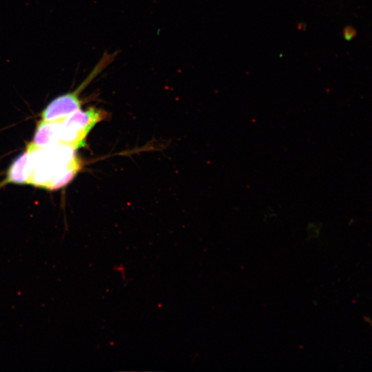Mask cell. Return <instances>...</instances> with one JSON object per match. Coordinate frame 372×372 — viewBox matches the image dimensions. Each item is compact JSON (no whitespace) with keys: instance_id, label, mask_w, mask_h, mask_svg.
<instances>
[{"instance_id":"1","label":"cell","mask_w":372,"mask_h":372,"mask_svg":"<svg viewBox=\"0 0 372 372\" xmlns=\"http://www.w3.org/2000/svg\"><path fill=\"white\" fill-rule=\"evenodd\" d=\"M75 150L63 143L46 148L37 147L30 143L26 149L32 168L28 185L50 190L61 172L79 159Z\"/></svg>"},{"instance_id":"2","label":"cell","mask_w":372,"mask_h":372,"mask_svg":"<svg viewBox=\"0 0 372 372\" xmlns=\"http://www.w3.org/2000/svg\"><path fill=\"white\" fill-rule=\"evenodd\" d=\"M116 54L104 53L92 72L74 91L59 96L52 100L43 110L41 116L44 121L63 120L81 107L79 98L83 90L114 59Z\"/></svg>"},{"instance_id":"3","label":"cell","mask_w":372,"mask_h":372,"mask_svg":"<svg viewBox=\"0 0 372 372\" xmlns=\"http://www.w3.org/2000/svg\"><path fill=\"white\" fill-rule=\"evenodd\" d=\"M105 112L90 107L81 109L70 114L61 123L60 143L68 145L74 149L85 145V139L94 126L105 118Z\"/></svg>"},{"instance_id":"4","label":"cell","mask_w":372,"mask_h":372,"mask_svg":"<svg viewBox=\"0 0 372 372\" xmlns=\"http://www.w3.org/2000/svg\"><path fill=\"white\" fill-rule=\"evenodd\" d=\"M62 120L41 121L37 127L33 141L34 146L46 148L60 143Z\"/></svg>"},{"instance_id":"5","label":"cell","mask_w":372,"mask_h":372,"mask_svg":"<svg viewBox=\"0 0 372 372\" xmlns=\"http://www.w3.org/2000/svg\"><path fill=\"white\" fill-rule=\"evenodd\" d=\"M32 170L29 154L25 151L19 156L10 165L4 184H28Z\"/></svg>"},{"instance_id":"6","label":"cell","mask_w":372,"mask_h":372,"mask_svg":"<svg viewBox=\"0 0 372 372\" xmlns=\"http://www.w3.org/2000/svg\"><path fill=\"white\" fill-rule=\"evenodd\" d=\"M343 36L345 40L351 41L356 36V30L352 26L347 25L343 30Z\"/></svg>"},{"instance_id":"7","label":"cell","mask_w":372,"mask_h":372,"mask_svg":"<svg viewBox=\"0 0 372 372\" xmlns=\"http://www.w3.org/2000/svg\"><path fill=\"white\" fill-rule=\"evenodd\" d=\"M303 26L306 27V25L304 24V23H299V24L298 25V29H299V30H304V28H303Z\"/></svg>"}]
</instances>
